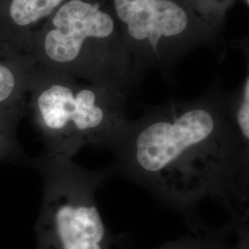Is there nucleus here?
Instances as JSON below:
<instances>
[{
	"label": "nucleus",
	"instance_id": "39448f33",
	"mask_svg": "<svg viewBox=\"0 0 249 249\" xmlns=\"http://www.w3.org/2000/svg\"><path fill=\"white\" fill-rule=\"evenodd\" d=\"M114 9L128 36L153 48L161 39L182 36L189 25L187 10L174 0H114Z\"/></svg>",
	"mask_w": 249,
	"mask_h": 249
},
{
	"label": "nucleus",
	"instance_id": "6e6552de",
	"mask_svg": "<svg viewBox=\"0 0 249 249\" xmlns=\"http://www.w3.org/2000/svg\"><path fill=\"white\" fill-rule=\"evenodd\" d=\"M28 113L27 107L0 108V161L19 156L16 139L18 124Z\"/></svg>",
	"mask_w": 249,
	"mask_h": 249
},
{
	"label": "nucleus",
	"instance_id": "0eeeda50",
	"mask_svg": "<svg viewBox=\"0 0 249 249\" xmlns=\"http://www.w3.org/2000/svg\"><path fill=\"white\" fill-rule=\"evenodd\" d=\"M34 59L0 42V108L27 107L28 80Z\"/></svg>",
	"mask_w": 249,
	"mask_h": 249
},
{
	"label": "nucleus",
	"instance_id": "7ed1b4c3",
	"mask_svg": "<svg viewBox=\"0 0 249 249\" xmlns=\"http://www.w3.org/2000/svg\"><path fill=\"white\" fill-rule=\"evenodd\" d=\"M41 175L44 194L36 223L37 249H109L110 235L96 191L109 176L45 152L28 159Z\"/></svg>",
	"mask_w": 249,
	"mask_h": 249
},
{
	"label": "nucleus",
	"instance_id": "9b49d317",
	"mask_svg": "<svg viewBox=\"0 0 249 249\" xmlns=\"http://www.w3.org/2000/svg\"><path fill=\"white\" fill-rule=\"evenodd\" d=\"M246 249V248H245V249Z\"/></svg>",
	"mask_w": 249,
	"mask_h": 249
},
{
	"label": "nucleus",
	"instance_id": "20e7f679",
	"mask_svg": "<svg viewBox=\"0 0 249 249\" xmlns=\"http://www.w3.org/2000/svg\"><path fill=\"white\" fill-rule=\"evenodd\" d=\"M114 31V18L98 0H67L35 33L28 54L46 70L103 84L89 51Z\"/></svg>",
	"mask_w": 249,
	"mask_h": 249
},
{
	"label": "nucleus",
	"instance_id": "9d476101",
	"mask_svg": "<svg viewBox=\"0 0 249 249\" xmlns=\"http://www.w3.org/2000/svg\"><path fill=\"white\" fill-rule=\"evenodd\" d=\"M160 249H220L218 246L213 245L204 241L187 240L182 241L165 246Z\"/></svg>",
	"mask_w": 249,
	"mask_h": 249
},
{
	"label": "nucleus",
	"instance_id": "423d86ee",
	"mask_svg": "<svg viewBox=\"0 0 249 249\" xmlns=\"http://www.w3.org/2000/svg\"><path fill=\"white\" fill-rule=\"evenodd\" d=\"M67 0H0V42L28 53L32 37Z\"/></svg>",
	"mask_w": 249,
	"mask_h": 249
},
{
	"label": "nucleus",
	"instance_id": "f257e3e1",
	"mask_svg": "<svg viewBox=\"0 0 249 249\" xmlns=\"http://www.w3.org/2000/svg\"><path fill=\"white\" fill-rule=\"evenodd\" d=\"M109 149L108 175L147 189L171 209L187 213L213 199L248 216L249 142L235 128L230 103L209 96L173 104L129 121Z\"/></svg>",
	"mask_w": 249,
	"mask_h": 249
},
{
	"label": "nucleus",
	"instance_id": "f03ea898",
	"mask_svg": "<svg viewBox=\"0 0 249 249\" xmlns=\"http://www.w3.org/2000/svg\"><path fill=\"white\" fill-rule=\"evenodd\" d=\"M76 79L35 64L27 86L28 112L45 152L68 159L86 146L109 149L128 122L118 88Z\"/></svg>",
	"mask_w": 249,
	"mask_h": 249
},
{
	"label": "nucleus",
	"instance_id": "1a4fd4ad",
	"mask_svg": "<svg viewBox=\"0 0 249 249\" xmlns=\"http://www.w3.org/2000/svg\"><path fill=\"white\" fill-rule=\"evenodd\" d=\"M231 118L241 137L249 142V79L244 81L239 94L230 103Z\"/></svg>",
	"mask_w": 249,
	"mask_h": 249
}]
</instances>
